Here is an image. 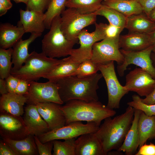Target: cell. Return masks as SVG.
<instances>
[{"label":"cell","mask_w":155,"mask_h":155,"mask_svg":"<svg viewBox=\"0 0 155 155\" xmlns=\"http://www.w3.org/2000/svg\"><path fill=\"white\" fill-rule=\"evenodd\" d=\"M135 111L134 108L128 106L124 113L104 119L94 133L107 155L113 150H117L122 145L131 125Z\"/></svg>","instance_id":"1"},{"label":"cell","mask_w":155,"mask_h":155,"mask_svg":"<svg viewBox=\"0 0 155 155\" xmlns=\"http://www.w3.org/2000/svg\"><path fill=\"white\" fill-rule=\"evenodd\" d=\"M102 77L101 73H96L83 78L69 76L55 82L59 87L60 97L64 103L75 99L88 102L97 101L98 83Z\"/></svg>","instance_id":"2"},{"label":"cell","mask_w":155,"mask_h":155,"mask_svg":"<svg viewBox=\"0 0 155 155\" xmlns=\"http://www.w3.org/2000/svg\"><path fill=\"white\" fill-rule=\"evenodd\" d=\"M61 108L66 119L65 125L76 121L94 122L100 126L105 119L114 116L116 112L99 101L79 100H69Z\"/></svg>","instance_id":"3"},{"label":"cell","mask_w":155,"mask_h":155,"mask_svg":"<svg viewBox=\"0 0 155 155\" xmlns=\"http://www.w3.org/2000/svg\"><path fill=\"white\" fill-rule=\"evenodd\" d=\"M63 61L49 57L42 52L34 51L30 54L24 65L17 70L11 69V74L29 82L43 78Z\"/></svg>","instance_id":"4"},{"label":"cell","mask_w":155,"mask_h":155,"mask_svg":"<svg viewBox=\"0 0 155 155\" xmlns=\"http://www.w3.org/2000/svg\"><path fill=\"white\" fill-rule=\"evenodd\" d=\"M61 16L53 20L49 31L42 40V52L47 56L55 58L70 55L75 42L67 39L60 27Z\"/></svg>","instance_id":"5"},{"label":"cell","mask_w":155,"mask_h":155,"mask_svg":"<svg viewBox=\"0 0 155 155\" xmlns=\"http://www.w3.org/2000/svg\"><path fill=\"white\" fill-rule=\"evenodd\" d=\"M97 16L95 12L82 14L75 8H68L61 14V31L67 39L77 43L80 33L85 27L95 24Z\"/></svg>","instance_id":"6"},{"label":"cell","mask_w":155,"mask_h":155,"mask_svg":"<svg viewBox=\"0 0 155 155\" xmlns=\"http://www.w3.org/2000/svg\"><path fill=\"white\" fill-rule=\"evenodd\" d=\"M106 24L96 23L94 31L91 32L83 29L79 34L78 38L80 46L76 49H73L69 59L79 63L87 60L91 59L94 44L105 38L104 30Z\"/></svg>","instance_id":"7"},{"label":"cell","mask_w":155,"mask_h":155,"mask_svg":"<svg viewBox=\"0 0 155 155\" xmlns=\"http://www.w3.org/2000/svg\"><path fill=\"white\" fill-rule=\"evenodd\" d=\"M59 89L58 85L54 81L30 82L28 90L25 95L27 98L26 103L36 105L40 103L53 102L62 105L64 103L60 97Z\"/></svg>","instance_id":"8"},{"label":"cell","mask_w":155,"mask_h":155,"mask_svg":"<svg viewBox=\"0 0 155 155\" xmlns=\"http://www.w3.org/2000/svg\"><path fill=\"white\" fill-rule=\"evenodd\" d=\"M98 64L99 70L104 79L107 87L108 102L106 106L113 109H118L121 99L129 92L118 81L115 71L114 61L106 64Z\"/></svg>","instance_id":"9"},{"label":"cell","mask_w":155,"mask_h":155,"mask_svg":"<svg viewBox=\"0 0 155 155\" xmlns=\"http://www.w3.org/2000/svg\"><path fill=\"white\" fill-rule=\"evenodd\" d=\"M99 126L94 122H87L84 124L81 121H76L37 137L43 143L54 140H65L76 138L87 133H95L98 130Z\"/></svg>","instance_id":"10"},{"label":"cell","mask_w":155,"mask_h":155,"mask_svg":"<svg viewBox=\"0 0 155 155\" xmlns=\"http://www.w3.org/2000/svg\"><path fill=\"white\" fill-rule=\"evenodd\" d=\"M119 41L105 38L92 47L91 59L97 64H106L112 61L122 64L124 57L120 51Z\"/></svg>","instance_id":"11"},{"label":"cell","mask_w":155,"mask_h":155,"mask_svg":"<svg viewBox=\"0 0 155 155\" xmlns=\"http://www.w3.org/2000/svg\"><path fill=\"white\" fill-rule=\"evenodd\" d=\"M153 45L142 51H127L120 49L124 57L123 63L117 66L119 75L123 76L127 67L133 64L140 67L148 73L155 79V67L153 65L151 56Z\"/></svg>","instance_id":"12"},{"label":"cell","mask_w":155,"mask_h":155,"mask_svg":"<svg viewBox=\"0 0 155 155\" xmlns=\"http://www.w3.org/2000/svg\"><path fill=\"white\" fill-rule=\"evenodd\" d=\"M124 86L129 92H136L141 96H147L155 87V79L148 73L141 68H136L126 76Z\"/></svg>","instance_id":"13"},{"label":"cell","mask_w":155,"mask_h":155,"mask_svg":"<svg viewBox=\"0 0 155 155\" xmlns=\"http://www.w3.org/2000/svg\"><path fill=\"white\" fill-rule=\"evenodd\" d=\"M0 134L2 138L18 140L29 134L23 117L5 113H0Z\"/></svg>","instance_id":"14"},{"label":"cell","mask_w":155,"mask_h":155,"mask_svg":"<svg viewBox=\"0 0 155 155\" xmlns=\"http://www.w3.org/2000/svg\"><path fill=\"white\" fill-rule=\"evenodd\" d=\"M61 105L53 102L40 103L36 105L38 112L47 124L50 131L65 125L66 119L61 108Z\"/></svg>","instance_id":"15"},{"label":"cell","mask_w":155,"mask_h":155,"mask_svg":"<svg viewBox=\"0 0 155 155\" xmlns=\"http://www.w3.org/2000/svg\"><path fill=\"white\" fill-rule=\"evenodd\" d=\"M23 118L29 135L38 136L50 131L36 105L27 104L24 108Z\"/></svg>","instance_id":"16"},{"label":"cell","mask_w":155,"mask_h":155,"mask_svg":"<svg viewBox=\"0 0 155 155\" xmlns=\"http://www.w3.org/2000/svg\"><path fill=\"white\" fill-rule=\"evenodd\" d=\"M75 155H106L94 133L82 135L75 140Z\"/></svg>","instance_id":"17"},{"label":"cell","mask_w":155,"mask_h":155,"mask_svg":"<svg viewBox=\"0 0 155 155\" xmlns=\"http://www.w3.org/2000/svg\"><path fill=\"white\" fill-rule=\"evenodd\" d=\"M20 20L18 24L22 25L25 33L42 34L46 28L45 13L32 10H19Z\"/></svg>","instance_id":"18"},{"label":"cell","mask_w":155,"mask_h":155,"mask_svg":"<svg viewBox=\"0 0 155 155\" xmlns=\"http://www.w3.org/2000/svg\"><path fill=\"white\" fill-rule=\"evenodd\" d=\"M119 48L127 51H138L144 50L153 45L148 34L129 32L120 35Z\"/></svg>","instance_id":"19"},{"label":"cell","mask_w":155,"mask_h":155,"mask_svg":"<svg viewBox=\"0 0 155 155\" xmlns=\"http://www.w3.org/2000/svg\"><path fill=\"white\" fill-rule=\"evenodd\" d=\"M27 97L25 95L8 93L1 95L0 98V113L22 116L24 113V106L26 103Z\"/></svg>","instance_id":"20"},{"label":"cell","mask_w":155,"mask_h":155,"mask_svg":"<svg viewBox=\"0 0 155 155\" xmlns=\"http://www.w3.org/2000/svg\"><path fill=\"white\" fill-rule=\"evenodd\" d=\"M25 33L23 26L18 24L16 26L8 23L0 25V46L6 49L13 47Z\"/></svg>","instance_id":"21"},{"label":"cell","mask_w":155,"mask_h":155,"mask_svg":"<svg viewBox=\"0 0 155 155\" xmlns=\"http://www.w3.org/2000/svg\"><path fill=\"white\" fill-rule=\"evenodd\" d=\"M141 111L135 109L133 119L131 126L121 146L117 150L123 152L127 155L136 154L139 145L140 139L138 123Z\"/></svg>","instance_id":"22"},{"label":"cell","mask_w":155,"mask_h":155,"mask_svg":"<svg viewBox=\"0 0 155 155\" xmlns=\"http://www.w3.org/2000/svg\"><path fill=\"white\" fill-rule=\"evenodd\" d=\"M155 28V22L144 12L127 17L125 28L129 32L149 34Z\"/></svg>","instance_id":"23"},{"label":"cell","mask_w":155,"mask_h":155,"mask_svg":"<svg viewBox=\"0 0 155 155\" xmlns=\"http://www.w3.org/2000/svg\"><path fill=\"white\" fill-rule=\"evenodd\" d=\"M42 34L31 33L28 39L23 40L22 38L14 46L11 61L13 65L12 69H18L22 66L29 55L28 51L29 45Z\"/></svg>","instance_id":"24"},{"label":"cell","mask_w":155,"mask_h":155,"mask_svg":"<svg viewBox=\"0 0 155 155\" xmlns=\"http://www.w3.org/2000/svg\"><path fill=\"white\" fill-rule=\"evenodd\" d=\"M102 5L116 10L126 17L143 12L142 6L136 0H103Z\"/></svg>","instance_id":"25"},{"label":"cell","mask_w":155,"mask_h":155,"mask_svg":"<svg viewBox=\"0 0 155 155\" xmlns=\"http://www.w3.org/2000/svg\"><path fill=\"white\" fill-rule=\"evenodd\" d=\"M17 155H35L38 153L33 136L29 135L26 138L18 140L3 138Z\"/></svg>","instance_id":"26"},{"label":"cell","mask_w":155,"mask_h":155,"mask_svg":"<svg viewBox=\"0 0 155 155\" xmlns=\"http://www.w3.org/2000/svg\"><path fill=\"white\" fill-rule=\"evenodd\" d=\"M140 147L155 135V115L149 116L141 111L138 123Z\"/></svg>","instance_id":"27"},{"label":"cell","mask_w":155,"mask_h":155,"mask_svg":"<svg viewBox=\"0 0 155 155\" xmlns=\"http://www.w3.org/2000/svg\"><path fill=\"white\" fill-rule=\"evenodd\" d=\"M80 63L71 61L69 57L63 59V61L44 77L49 81L55 82L64 78L75 76L76 72Z\"/></svg>","instance_id":"28"},{"label":"cell","mask_w":155,"mask_h":155,"mask_svg":"<svg viewBox=\"0 0 155 155\" xmlns=\"http://www.w3.org/2000/svg\"><path fill=\"white\" fill-rule=\"evenodd\" d=\"M103 0H67L66 7L76 9L80 13L88 14L98 10Z\"/></svg>","instance_id":"29"},{"label":"cell","mask_w":155,"mask_h":155,"mask_svg":"<svg viewBox=\"0 0 155 155\" xmlns=\"http://www.w3.org/2000/svg\"><path fill=\"white\" fill-rule=\"evenodd\" d=\"M95 12L97 16L106 18L109 24L123 29L125 28L127 17L116 10L102 5L99 9Z\"/></svg>","instance_id":"30"},{"label":"cell","mask_w":155,"mask_h":155,"mask_svg":"<svg viewBox=\"0 0 155 155\" xmlns=\"http://www.w3.org/2000/svg\"><path fill=\"white\" fill-rule=\"evenodd\" d=\"M67 0H52L45 13L46 18L45 25L46 29H49L53 19L56 16L60 15L65 9Z\"/></svg>","instance_id":"31"},{"label":"cell","mask_w":155,"mask_h":155,"mask_svg":"<svg viewBox=\"0 0 155 155\" xmlns=\"http://www.w3.org/2000/svg\"><path fill=\"white\" fill-rule=\"evenodd\" d=\"M75 138L64 140L63 142L54 140L53 155H75Z\"/></svg>","instance_id":"32"},{"label":"cell","mask_w":155,"mask_h":155,"mask_svg":"<svg viewBox=\"0 0 155 155\" xmlns=\"http://www.w3.org/2000/svg\"><path fill=\"white\" fill-rule=\"evenodd\" d=\"M13 49L11 48L6 49H0V77L5 79L11 75L13 64L12 56Z\"/></svg>","instance_id":"33"},{"label":"cell","mask_w":155,"mask_h":155,"mask_svg":"<svg viewBox=\"0 0 155 155\" xmlns=\"http://www.w3.org/2000/svg\"><path fill=\"white\" fill-rule=\"evenodd\" d=\"M99 71L98 64L91 59L85 60L81 63L76 72L75 76L83 78L90 76Z\"/></svg>","instance_id":"34"},{"label":"cell","mask_w":155,"mask_h":155,"mask_svg":"<svg viewBox=\"0 0 155 155\" xmlns=\"http://www.w3.org/2000/svg\"><path fill=\"white\" fill-rule=\"evenodd\" d=\"M132 101L127 103L128 106L135 109L140 110L147 115H155V104H147L143 103L139 95L134 94L132 96Z\"/></svg>","instance_id":"35"},{"label":"cell","mask_w":155,"mask_h":155,"mask_svg":"<svg viewBox=\"0 0 155 155\" xmlns=\"http://www.w3.org/2000/svg\"><path fill=\"white\" fill-rule=\"evenodd\" d=\"M52 0H29L26 10L43 12L47 10Z\"/></svg>","instance_id":"36"},{"label":"cell","mask_w":155,"mask_h":155,"mask_svg":"<svg viewBox=\"0 0 155 155\" xmlns=\"http://www.w3.org/2000/svg\"><path fill=\"white\" fill-rule=\"evenodd\" d=\"M123 29L109 24H106L104 30L105 38L119 40L120 34Z\"/></svg>","instance_id":"37"},{"label":"cell","mask_w":155,"mask_h":155,"mask_svg":"<svg viewBox=\"0 0 155 155\" xmlns=\"http://www.w3.org/2000/svg\"><path fill=\"white\" fill-rule=\"evenodd\" d=\"M34 141L37 146L38 154L40 155H51L53 149V141L47 142L44 143L41 142L37 136L34 135Z\"/></svg>","instance_id":"38"},{"label":"cell","mask_w":155,"mask_h":155,"mask_svg":"<svg viewBox=\"0 0 155 155\" xmlns=\"http://www.w3.org/2000/svg\"><path fill=\"white\" fill-rule=\"evenodd\" d=\"M5 80L8 92L14 93L18 85L20 79L11 74Z\"/></svg>","instance_id":"39"},{"label":"cell","mask_w":155,"mask_h":155,"mask_svg":"<svg viewBox=\"0 0 155 155\" xmlns=\"http://www.w3.org/2000/svg\"><path fill=\"white\" fill-rule=\"evenodd\" d=\"M135 155H155V144L150 143V144H144L140 147Z\"/></svg>","instance_id":"40"},{"label":"cell","mask_w":155,"mask_h":155,"mask_svg":"<svg viewBox=\"0 0 155 155\" xmlns=\"http://www.w3.org/2000/svg\"><path fill=\"white\" fill-rule=\"evenodd\" d=\"M142 6L143 12L147 16L155 8V0H136Z\"/></svg>","instance_id":"41"},{"label":"cell","mask_w":155,"mask_h":155,"mask_svg":"<svg viewBox=\"0 0 155 155\" xmlns=\"http://www.w3.org/2000/svg\"><path fill=\"white\" fill-rule=\"evenodd\" d=\"M30 82L20 80L14 93L20 95H25L27 93L29 86Z\"/></svg>","instance_id":"42"},{"label":"cell","mask_w":155,"mask_h":155,"mask_svg":"<svg viewBox=\"0 0 155 155\" xmlns=\"http://www.w3.org/2000/svg\"><path fill=\"white\" fill-rule=\"evenodd\" d=\"M0 155H17L16 153L3 140L0 141Z\"/></svg>","instance_id":"43"},{"label":"cell","mask_w":155,"mask_h":155,"mask_svg":"<svg viewBox=\"0 0 155 155\" xmlns=\"http://www.w3.org/2000/svg\"><path fill=\"white\" fill-rule=\"evenodd\" d=\"M142 102L147 104H155V87L152 92L144 99L142 98Z\"/></svg>","instance_id":"44"},{"label":"cell","mask_w":155,"mask_h":155,"mask_svg":"<svg viewBox=\"0 0 155 155\" xmlns=\"http://www.w3.org/2000/svg\"><path fill=\"white\" fill-rule=\"evenodd\" d=\"M8 93L5 79H0V93L1 95Z\"/></svg>","instance_id":"45"},{"label":"cell","mask_w":155,"mask_h":155,"mask_svg":"<svg viewBox=\"0 0 155 155\" xmlns=\"http://www.w3.org/2000/svg\"><path fill=\"white\" fill-rule=\"evenodd\" d=\"M0 3L8 10L11 8L12 4L10 0H0Z\"/></svg>","instance_id":"46"},{"label":"cell","mask_w":155,"mask_h":155,"mask_svg":"<svg viewBox=\"0 0 155 155\" xmlns=\"http://www.w3.org/2000/svg\"><path fill=\"white\" fill-rule=\"evenodd\" d=\"M149 35L151 41L153 44L155 43V28L150 33Z\"/></svg>","instance_id":"47"},{"label":"cell","mask_w":155,"mask_h":155,"mask_svg":"<svg viewBox=\"0 0 155 155\" xmlns=\"http://www.w3.org/2000/svg\"><path fill=\"white\" fill-rule=\"evenodd\" d=\"M148 16L150 20L155 22V8L150 12Z\"/></svg>","instance_id":"48"},{"label":"cell","mask_w":155,"mask_h":155,"mask_svg":"<svg viewBox=\"0 0 155 155\" xmlns=\"http://www.w3.org/2000/svg\"><path fill=\"white\" fill-rule=\"evenodd\" d=\"M7 9H6L0 3V16H1L5 15L7 11Z\"/></svg>","instance_id":"49"},{"label":"cell","mask_w":155,"mask_h":155,"mask_svg":"<svg viewBox=\"0 0 155 155\" xmlns=\"http://www.w3.org/2000/svg\"><path fill=\"white\" fill-rule=\"evenodd\" d=\"M16 3L22 2L25 3L26 5L27 4L29 0H13Z\"/></svg>","instance_id":"50"},{"label":"cell","mask_w":155,"mask_h":155,"mask_svg":"<svg viewBox=\"0 0 155 155\" xmlns=\"http://www.w3.org/2000/svg\"><path fill=\"white\" fill-rule=\"evenodd\" d=\"M152 52L155 54V43L153 44Z\"/></svg>","instance_id":"51"},{"label":"cell","mask_w":155,"mask_h":155,"mask_svg":"<svg viewBox=\"0 0 155 155\" xmlns=\"http://www.w3.org/2000/svg\"><path fill=\"white\" fill-rule=\"evenodd\" d=\"M153 58H152L151 57V59H153L154 61L155 62V54L154 53L153 55Z\"/></svg>","instance_id":"52"},{"label":"cell","mask_w":155,"mask_h":155,"mask_svg":"<svg viewBox=\"0 0 155 155\" xmlns=\"http://www.w3.org/2000/svg\"><path fill=\"white\" fill-rule=\"evenodd\" d=\"M154 139H155V135H154Z\"/></svg>","instance_id":"53"},{"label":"cell","mask_w":155,"mask_h":155,"mask_svg":"<svg viewBox=\"0 0 155 155\" xmlns=\"http://www.w3.org/2000/svg\"></svg>","instance_id":"54"},{"label":"cell","mask_w":155,"mask_h":155,"mask_svg":"<svg viewBox=\"0 0 155 155\" xmlns=\"http://www.w3.org/2000/svg\"><path fill=\"white\" fill-rule=\"evenodd\" d=\"M10 0V1H11V0Z\"/></svg>","instance_id":"55"}]
</instances>
